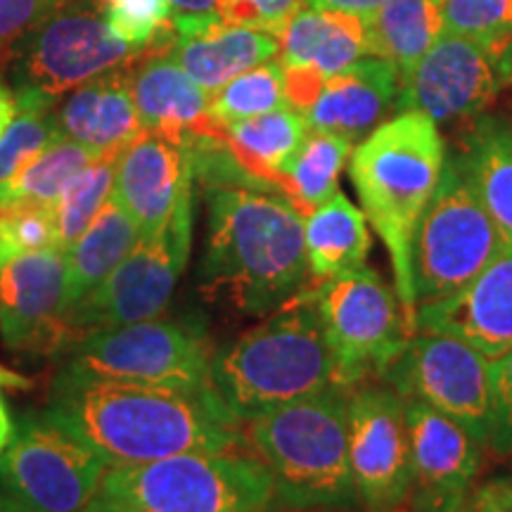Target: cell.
I'll return each instance as SVG.
<instances>
[{"label": "cell", "mask_w": 512, "mask_h": 512, "mask_svg": "<svg viewBox=\"0 0 512 512\" xmlns=\"http://www.w3.org/2000/svg\"><path fill=\"white\" fill-rule=\"evenodd\" d=\"M46 413L107 467L245 446L240 420L214 387L185 394L57 370Z\"/></svg>", "instance_id": "6da1fadb"}, {"label": "cell", "mask_w": 512, "mask_h": 512, "mask_svg": "<svg viewBox=\"0 0 512 512\" xmlns=\"http://www.w3.org/2000/svg\"><path fill=\"white\" fill-rule=\"evenodd\" d=\"M207 204L204 290L226 294L247 316H268L302 292L311 275L304 214L283 192L216 185Z\"/></svg>", "instance_id": "7a4b0ae2"}, {"label": "cell", "mask_w": 512, "mask_h": 512, "mask_svg": "<svg viewBox=\"0 0 512 512\" xmlns=\"http://www.w3.org/2000/svg\"><path fill=\"white\" fill-rule=\"evenodd\" d=\"M446 145L434 121L422 112H401L384 121L351 152V181L363 214L387 247L394 285L415 325L411 247L415 228L444 174Z\"/></svg>", "instance_id": "3957f363"}, {"label": "cell", "mask_w": 512, "mask_h": 512, "mask_svg": "<svg viewBox=\"0 0 512 512\" xmlns=\"http://www.w3.org/2000/svg\"><path fill=\"white\" fill-rule=\"evenodd\" d=\"M211 387L240 422L323 392L335 382L330 344L309 292L211 356Z\"/></svg>", "instance_id": "277c9868"}, {"label": "cell", "mask_w": 512, "mask_h": 512, "mask_svg": "<svg viewBox=\"0 0 512 512\" xmlns=\"http://www.w3.org/2000/svg\"><path fill=\"white\" fill-rule=\"evenodd\" d=\"M349 392L332 384L247 422V444L271 472L285 510L358 508L349 463Z\"/></svg>", "instance_id": "5b68a950"}, {"label": "cell", "mask_w": 512, "mask_h": 512, "mask_svg": "<svg viewBox=\"0 0 512 512\" xmlns=\"http://www.w3.org/2000/svg\"><path fill=\"white\" fill-rule=\"evenodd\" d=\"M275 484L256 453H183L107 467L81 512H275Z\"/></svg>", "instance_id": "8992f818"}, {"label": "cell", "mask_w": 512, "mask_h": 512, "mask_svg": "<svg viewBox=\"0 0 512 512\" xmlns=\"http://www.w3.org/2000/svg\"><path fill=\"white\" fill-rule=\"evenodd\" d=\"M505 247L503 235L470 181L463 157H446L437 192L413 235L415 304L458 292Z\"/></svg>", "instance_id": "52a82bcc"}, {"label": "cell", "mask_w": 512, "mask_h": 512, "mask_svg": "<svg viewBox=\"0 0 512 512\" xmlns=\"http://www.w3.org/2000/svg\"><path fill=\"white\" fill-rule=\"evenodd\" d=\"M140 55L112 34L100 0H67L19 36L5 60L12 91L57 102L102 74L131 67Z\"/></svg>", "instance_id": "ba28073f"}, {"label": "cell", "mask_w": 512, "mask_h": 512, "mask_svg": "<svg viewBox=\"0 0 512 512\" xmlns=\"http://www.w3.org/2000/svg\"><path fill=\"white\" fill-rule=\"evenodd\" d=\"M60 370L185 394L211 389V354L200 332L159 316L72 339Z\"/></svg>", "instance_id": "9c48e42d"}, {"label": "cell", "mask_w": 512, "mask_h": 512, "mask_svg": "<svg viewBox=\"0 0 512 512\" xmlns=\"http://www.w3.org/2000/svg\"><path fill=\"white\" fill-rule=\"evenodd\" d=\"M309 294L323 320L335 382L347 389L382 380L415 335L399 294L370 268L323 280Z\"/></svg>", "instance_id": "30bf717a"}, {"label": "cell", "mask_w": 512, "mask_h": 512, "mask_svg": "<svg viewBox=\"0 0 512 512\" xmlns=\"http://www.w3.org/2000/svg\"><path fill=\"white\" fill-rule=\"evenodd\" d=\"M107 463L48 418L24 413L0 453V512H81Z\"/></svg>", "instance_id": "8fae6325"}, {"label": "cell", "mask_w": 512, "mask_h": 512, "mask_svg": "<svg viewBox=\"0 0 512 512\" xmlns=\"http://www.w3.org/2000/svg\"><path fill=\"white\" fill-rule=\"evenodd\" d=\"M192 240V204L136 247L95 290L72 306L64 320V344L86 332L119 328L162 316L185 271Z\"/></svg>", "instance_id": "7c38bea8"}, {"label": "cell", "mask_w": 512, "mask_h": 512, "mask_svg": "<svg viewBox=\"0 0 512 512\" xmlns=\"http://www.w3.org/2000/svg\"><path fill=\"white\" fill-rule=\"evenodd\" d=\"M382 382L406 401L425 403L460 422L489 448L494 427L491 361L463 339L415 332Z\"/></svg>", "instance_id": "4fadbf2b"}, {"label": "cell", "mask_w": 512, "mask_h": 512, "mask_svg": "<svg viewBox=\"0 0 512 512\" xmlns=\"http://www.w3.org/2000/svg\"><path fill=\"white\" fill-rule=\"evenodd\" d=\"M512 86V36L441 34L401 83L399 110L422 112L434 124L477 117Z\"/></svg>", "instance_id": "5bb4252c"}, {"label": "cell", "mask_w": 512, "mask_h": 512, "mask_svg": "<svg viewBox=\"0 0 512 512\" xmlns=\"http://www.w3.org/2000/svg\"><path fill=\"white\" fill-rule=\"evenodd\" d=\"M349 463L366 512H406L413 491L406 401L389 384L349 392Z\"/></svg>", "instance_id": "9a60e30c"}, {"label": "cell", "mask_w": 512, "mask_h": 512, "mask_svg": "<svg viewBox=\"0 0 512 512\" xmlns=\"http://www.w3.org/2000/svg\"><path fill=\"white\" fill-rule=\"evenodd\" d=\"M67 313L64 249L24 252L0 266V337L10 349L62 347Z\"/></svg>", "instance_id": "2e32d148"}, {"label": "cell", "mask_w": 512, "mask_h": 512, "mask_svg": "<svg viewBox=\"0 0 512 512\" xmlns=\"http://www.w3.org/2000/svg\"><path fill=\"white\" fill-rule=\"evenodd\" d=\"M406 401V399H403ZM413 491L408 508L453 512L484 465V444L456 420L418 401H406Z\"/></svg>", "instance_id": "e0dca14e"}, {"label": "cell", "mask_w": 512, "mask_h": 512, "mask_svg": "<svg viewBox=\"0 0 512 512\" xmlns=\"http://www.w3.org/2000/svg\"><path fill=\"white\" fill-rule=\"evenodd\" d=\"M192 183L190 143L143 131L117 155L112 195L136 219L140 235H147L190 207Z\"/></svg>", "instance_id": "ac0fdd59"}, {"label": "cell", "mask_w": 512, "mask_h": 512, "mask_svg": "<svg viewBox=\"0 0 512 512\" xmlns=\"http://www.w3.org/2000/svg\"><path fill=\"white\" fill-rule=\"evenodd\" d=\"M415 332L463 339L489 361L512 351V247L458 292L420 304Z\"/></svg>", "instance_id": "d6986e66"}, {"label": "cell", "mask_w": 512, "mask_h": 512, "mask_svg": "<svg viewBox=\"0 0 512 512\" xmlns=\"http://www.w3.org/2000/svg\"><path fill=\"white\" fill-rule=\"evenodd\" d=\"M128 83L143 131L164 133L185 143L221 131L209 117L211 93L169 55V48L140 55L128 69Z\"/></svg>", "instance_id": "ffe728a7"}, {"label": "cell", "mask_w": 512, "mask_h": 512, "mask_svg": "<svg viewBox=\"0 0 512 512\" xmlns=\"http://www.w3.org/2000/svg\"><path fill=\"white\" fill-rule=\"evenodd\" d=\"M399 95L401 76L394 64L368 55L328 76L304 119L309 128L354 140L377 128V121L399 102Z\"/></svg>", "instance_id": "44dd1931"}, {"label": "cell", "mask_w": 512, "mask_h": 512, "mask_svg": "<svg viewBox=\"0 0 512 512\" xmlns=\"http://www.w3.org/2000/svg\"><path fill=\"white\" fill-rule=\"evenodd\" d=\"M128 69L131 67L102 74L67 93L60 110H55L57 128L64 138L102 157L119 155L143 133L128 83Z\"/></svg>", "instance_id": "7402d4cb"}, {"label": "cell", "mask_w": 512, "mask_h": 512, "mask_svg": "<svg viewBox=\"0 0 512 512\" xmlns=\"http://www.w3.org/2000/svg\"><path fill=\"white\" fill-rule=\"evenodd\" d=\"M169 55L204 91L214 93L256 64L275 60L280 55V41L268 31L214 19L200 27L176 31Z\"/></svg>", "instance_id": "603a6c76"}, {"label": "cell", "mask_w": 512, "mask_h": 512, "mask_svg": "<svg viewBox=\"0 0 512 512\" xmlns=\"http://www.w3.org/2000/svg\"><path fill=\"white\" fill-rule=\"evenodd\" d=\"M278 41L280 64H313L325 76L373 55L366 17L311 5L287 22Z\"/></svg>", "instance_id": "cb8c5ba5"}, {"label": "cell", "mask_w": 512, "mask_h": 512, "mask_svg": "<svg viewBox=\"0 0 512 512\" xmlns=\"http://www.w3.org/2000/svg\"><path fill=\"white\" fill-rule=\"evenodd\" d=\"M304 245L309 273L318 283L366 268L373 245L366 214L337 190L304 216Z\"/></svg>", "instance_id": "d4e9b609"}, {"label": "cell", "mask_w": 512, "mask_h": 512, "mask_svg": "<svg viewBox=\"0 0 512 512\" xmlns=\"http://www.w3.org/2000/svg\"><path fill=\"white\" fill-rule=\"evenodd\" d=\"M138 240L136 219L112 195L81 238L64 249L69 309L88 297L126 259Z\"/></svg>", "instance_id": "484cf974"}, {"label": "cell", "mask_w": 512, "mask_h": 512, "mask_svg": "<svg viewBox=\"0 0 512 512\" xmlns=\"http://www.w3.org/2000/svg\"><path fill=\"white\" fill-rule=\"evenodd\" d=\"M309 131L304 114L294 107L259 114V117L235 121L223 128V138L249 176L268 188L280 190L278 178Z\"/></svg>", "instance_id": "4316f807"}, {"label": "cell", "mask_w": 512, "mask_h": 512, "mask_svg": "<svg viewBox=\"0 0 512 512\" xmlns=\"http://www.w3.org/2000/svg\"><path fill=\"white\" fill-rule=\"evenodd\" d=\"M366 19L373 57L392 62L401 83L444 34L437 0H384Z\"/></svg>", "instance_id": "83f0119b"}, {"label": "cell", "mask_w": 512, "mask_h": 512, "mask_svg": "<svg viewBox=\"0 0 512 512\" xmlns=\"http://www.w3.org/2000/svg\"><path fill=\"white\" fill-rule=\"evenodd\" d=\"M460 157L484 209L512 247V126L501 119H479Z\"/></svg>", "instance_id": "f1b7e54d"}, {"label": "cell", "mask_w": 512, "mask_h": 512, "mask_svg": "<svg viewBox=\"0 0 512 512\" xmlns=\"http://www.w3.org/2000/svg\"><path fill=\"white\" fill-rule=\"evenodd\" d=\"M354 140L339 133L309 128L290 162L278 178L280 190L302 214L328 202L337 192V181L344 164L354 152Z\"/></svg>", "instance_id": "f546056e"}, {"label": "cell", "mask_w": 512, "mask_h": 512, "mask_svg": "<svg viewBox=\"0 0 512 512\" xmlns=\"http://www.w3.org/2000/svg\"><path fill=\"white\" fill-rule=\"evenodd\" d=\"M98 155L74 140L57 136L0 190V209L17 204H53L67 183Z\"/></svg>", "instance_id": "4dcf8cb0"}, {"label": "cell", "mask_w": 512, "mask_h": 512, "mask_svg": "<svg viewBox=\"0 0 512 512\" xmlns=\"http://www.w3.org/2000/svg\"><path fill=\"white\" fill-rule=\"evenodd\" d=\"M278 107H287L285 72L280 60H268L238 74L223 83L219 91L211 93L209 117L226 128L235 121L259 117Z\"/></svg>", "instance_id": "1f68e13d"}, {"label": "cell", "mask_w": 512, "mask_h": 512, "mask_svg": "<svg viewBox=\"0 0 512 512\" xmlns=\"http://www.w3.org/2000/svg\"><path fill=\"white\" fill-rule=\"evenodd\" d=\"M114 169H117V155L95 157L53 202L60 249L74 245L110 200L114 192Z\"/></svg>", "instance_id": "d6a6232c"}, {"label": "cell", "mask_w": 512, "mask_h": 512, "mask_svg": "<svg viewBox=\"0 0 512 512\" xmlns=\"http://www.w3.org/2000/svg\"><path fill=\"white\" fill-rule=\"evenodd\" d=\"M17 114L0 138V190L19 174L29 159H34L43 147L62 136L57 128L55 105L38 95L15 93Z\"/></svg>", "instance_id": "836d02e7"}, {"label": "cell", "mask_w": 512, "mask_h": 512, "mask_svg": "<svg viewBox=\"0 0 512 512\" xmlns=\"http://www.w3.org/2000/svg\"><path fill=\"white\" fill-rule=\"evenodd\" d=\"M107 27L138 53L169 48L176 31L171 0H100Z\"/></svg>", "instance_id": "e575fe53"}, {"label": "cell", "mask_w": 512, "mask_h": 512, "mask_svg": "<svg viewBox=\"0 0 512 512\" xmlns=\"http://www.w3.org/2000/svg\"><path fill=\"white\" fill-rule=\"evenodd\" d=\"M57 245L53 204H17L0 209V259Z\"/></svg>", "instance_id": "d590c367"}, {"label": "cell", "mask_w": 512, "mask_h": 512, "mask_svg": "<svg viewBox=\"0 0 512 512\" xmlns=\"http://www.w3.org/2000/svg\"><path fill=\"white\" fill-rule=\"evenodd\" d=\"M444 34L512 36V0H437Z\"/></svg>", "instance_id": "8d00e7d4"}, {"label": "cell", "mask_w": 512, "mask_h": 512, "mask_svg": "<svg viewBox=\"0 0 512 512\" xmlns=\"http://www.w3.org/2000/svg\"><path fill=\"white\" fill-rule=\"evenodd\" d=\"M302 8L306 0H219V17L228 24L280 36Z\"/></svg>", "instance_id": "74e56055"}, {"label": "cell", "mask_w": 512, "mask_h": 512, "mask_svg": "<svg viewBox=\"0 0 512 512\" xmlns=\"http://www.w3.org/2000/svg\"><path fill=\"white\" fill-rule=\"evenodd\" d=\"M494 382V427L489 448L498 456H512V351L491 361Z\"/></svg>", "instance_id": "f35d334b"}, {"label": "cell", "mask_w": 512, "mask_h": 512, "mask_svg": "<svg viewBox=\"0 0 512 512\" xmlns=\"http://www.w3.org/2000/svg\"><path fill=\"white\" fill-rule=\"evenodd\" d=\"M67 0H0V57L12 43Z\"/></svg>", "instance_id": "ab89813d"}, {"label": "cell", "mask_w": 512, "mask_h": 512, "mask_svg": "<svg viewBox=\"0 0 512 512\" xmlns=\"http://www.w3.org/2000/svg\"><path fill=\"white\" fill-rule=\"evenodd\" d=\"M453 512H512V475H496L475 484Z\"/></svg>", "instance_id": "60d3db41"}, {"label": "cell", "mask_w": 512, "mask_h": 512, "mask_svg": "<svg viewBox=\"0 0 512 512\" xmlns=\"http://www.w3.org/2000/svg\"><path fill=\"white\" fill-rule=\"evenodd\" d=\"M171 10H174V19H171L174 31H185L221 19L219 0H171Z\"/></svg>", "instance_id": "b9f144b4"}, {"label": "cell", "mask_w": 512, "mask_h": 512, "mask_svg": "<svg viewBox=\"0 0 512 512\" xmlns=\"http://www.w3.org/2000/svg\"><path fill=\"white\" fill-rule=\"evenodd\" d=\"M27 384L29 380H24V377L10 373V370L0 366V453L5 451V446H8L12 439V432H15V422H12L10 411L3 399V387H27Z\"/></svg>", "instance_id": "7bdbcfd3"}, {"label": "cell", "mask_w": 512, "mask_h": 512, "mask_svg": "<svg viewBox=\"0 0 512 512\" xmlns=\"http://www.w3.org/2000/svg\"><path fill=\"white\" fill-rule=\"evenodd\" d=\"M384 0H306L311 8H325V10H344L354 12V15H370L375 8H380Z\"/></svg>", "instance_id": "ee69618b"}, {"label": "cell", "mask_w": 512, "mask_h": 512, "mask_svg": "<svg viewBox=\"0 0 512 512\" xmlns=\"http://www.w3.org/2000/svg\"><path fill=\"white\" fill-rule=\"evenodd\" d=\"M17 114V95L12 91V86H8L3 79H0V138L3 133L8 131V126L12 124Z\"/></svg>", "instance_id": "f6af8a7d"}, {"label": "cell", "mask_w": 512, "mask_h": 512, "mask_svg": "<svg viewBox=\"0 0 512 512\" xmlns=\"http://www.w3.org/2000/svg\"><path fill=\"white\" fill-rule=\"evenodd\" d=\"M311 512H332V510H311Z\"/></svg>", "instance_id": "bcb514c9"}, {"label": "cell", "mask_w": 512, "mask_h": 512, "mask_svg": "<svg viewBox=\"0 0 512 512\" xmlns=\"http://www.w3.org/2000/svg\"><path fill=\"white\" fill-rule=\"evenodd\" d=\"M406 512H418V510H411V508H408V510H406Z\"/></svg>", "instance_id": "7dc6e473"}, {"label": "cell", "mask_w": 512, "mask_h": 512, "mask_svg": "<svg viewBox=\"0 0 512 512\" xmlns=\"http://www.w3.org/2000/svg\"><path fill=\"white\" fill-rule=\"evenodd\" d=\"M0 266H3V259H0Z\"/></svg>", "instance_id": "c3c4849f"}]
</instances>
